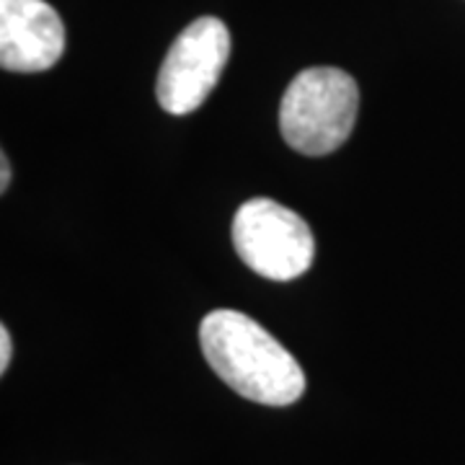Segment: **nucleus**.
Wrapping results in <instances>:
<instances>
[{
  "label": "nucleus",
  "instance_id": "nucleus-4",
  "mask_svg": "<svg viewBox=\"0 0 465 465\" xmlns=\"http://www.w3.org/2000/svg\"><path fill=\"white\" fill-rule=\"evenodd\" d=\"M231 57L228 26L215 16H202L183 29L171 45L158 73L155 96L168 114L200 109L223 75Z\"/></svg>",
  "mask_w": 465,
  "mask_h": 465
},
{
  "label": "nucleus",
  "instance_id": "nucleus-7",
  "mask_svg": "<svg viewBox=\"0 0 465 465\" xmlns=\"http://www.w3.org/2000/svg\"><path fill=\"white\" fill-rule=\"evenodd\" d=\"M8 183H11V166H8V155H5V153H0V189L5 192V189H8Z\"/></svg>",
  "mask_w": 465,
  "mask_h": 465
},
{
  "label": "nucleus",
  "instance_id": "nucleus-5",
  "mask_svg": "<svg viewBox=\"0 0 465 465\" xmlns=\"http://www.w3.org/2000/svg\"><path fill=\"white\" fill-rule=\"evenodd\" d=\"M65 52V26L45 0H0V65L11 73L50 70Z\"/></svg>",
  "mask_w": 465,
  "mask_h": 465
},
{
  "label": "nucleus",
  "instance_id": "nucleus-6",
  "mask_svg": "<svg viewBox=\"0 0 465 465\" xmlns=\"http://www.w3.org/2000/svg\"><path fill=\"white\" fill-rule=\"evenodd\" d=\"M11 354H14V344H11V333L5 326H0V372H5L11 365Z\"/></svg>",
  "mask_w": 465,
  "mask_h": 465
},
{
  "label": "nucleus",
  "instance_id": "nucleus-1",
  "mask_svg": "<svg viewBox=\"0 0 465 465\" xmlns=\"http://www.w3.org/2000/svg\"><path fill=\"white\" fill-rule=\"evenodd\" d=\"M204 360L238 396L290 406L305 393V372L287 349L249 316L238 311H213L200 326Z\"/></svg>",
  "mask_w": 465,
  "mask_h": 465
},
{
  "label": "nucleus",
  "instance_id": "nucleus-2",
  "mask_svg": "<svg viewBox=\"0 0 465 465\" xmlns=\"http://www.w3.org/2000/svg\"><path fill=\"white\" fill-rule=\"evenodd\" d=\"M360 109V88L339 67H308L292 78L280 104V130L302 155H329L347 143Z\"/></svg>",
  "mask_w": 465,
  "mask_h": 465
},
{
  "label": "nucleus",
  "instance_id": "nucleus-3",
  "mask_svg": "<svg viewBox=\"0 0 465 465\" xmlns=\"http://www.w3.org/2000/svg\"><path fill=\"white\" fill-rule=\"evenodd\" d=\"M232 246L249 269L277 282L305 274L316 256L308 223L266 197H253L238 207L232 217Z\"/></svg>",
  "mask_w": 465,
  "mask_h": 465
}]
</instances>
